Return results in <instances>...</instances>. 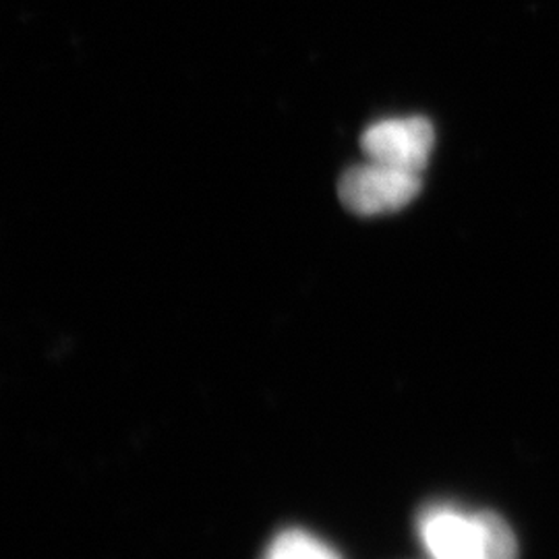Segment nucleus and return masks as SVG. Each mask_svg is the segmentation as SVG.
<instances>
[{
    "label": "nucleus",
    "mask_w": 559,
    "mask_h": 559,
    "mask_svg": "<svg viewBox=\"0 0 559 559\" xmlns=\"http://www.w3.org/2000/svg\"><path fill=\"white\" fill-rule=\"evenodd\" d=\"M419 535L433 559L519 558L512 528L493 512L464 514L450 506H431L420 514Z\"/></svg>",
    "instance_id": "f257e3e1"
},
{
    "label": "nucleus",
    "mask_w": 559,
    "mask_h": 559,
    "mask_svg": "<svg viewBox=\"0 0 559 559\" xmlns=\"http://www.w3.org/2000/svg\"><path fill=\"white\" fill-rule=\"evenodd\" d=\"M420 175L423 173L367 158L365 164H357L342 175L340 201L357 216L392 214L419 195Z\"/></svg>",
    "instance_id": "f03ea898"
},
{
    "label": "nucleus",
    "mask_w": 559,
    "mask_h": 559,
    "mask_svg": "<svg viewBox=\"0 0 559 559\" xmlns=\"http://www.w3.org/2000/svg\"><path fill=\"white\" fill-rule=\"evenodd\" d=\"M433 141L436 133L429 120L404 117L371 124L360 138V147L369 160L423 173L431 158Z\"/></svg>",
    "instance_id": "7ed1b4c3"
},
{
    "label": "nucleus",
    "mask_w": 559,
    "mask_h": 559,
    "mask_svg": "<svg viewBox=\"0 0 559 559\" xmlns=\"http://www.w3.org/2000/svg\"><path fill=\"white\" fill-rule=\"evenodd\" d=\"M263 559H342L320 537L302 531V528H288L282 531L276 539L272 540L265 549Z\"/></svg>",
    "instance_id": "20e7f679"
}]
</instances>
